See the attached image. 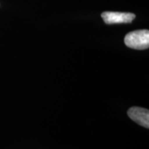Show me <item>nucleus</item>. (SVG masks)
<instances>
[{
  "label": "nucleus",
  "mask_w": 149,
  "mask_h": 149,
  "mask_svg": "<svg viewBox=\"0 0 149 149\" xmlns=\"http://www.w3.org/2000/svg\"><path fill=\"white\" fill-rule=\"evenodd\" d=\"M128 115L133 121L144 128H149V110L140 107H132L128 110Z\"/></svg>",
  "instance_id": "7ed1b4c3"
},
{
  "label": "nucleus",
  "mask_w": 149,
  "mask_h": 149,
  "mask_svg": "<svg viewBox=\"0 0 149 149\" xmlns=\"http://www.w3.org/2000/svg\"><path fill=\"white\" fill-rule=\"evenodd\" d=\"M102 18L106 24L118 23H130L135 18V14L131 13L119 12H104L101 14Z\"/></svg>",
  "instance_id": "f03ea898"
},
{
  "label": "nucleus",
  "mask_w": 149,
  "mask_h": 149,
  "mask_svg": "<svg viewBox=\"0 0 149 149\" xmlns=\"http://www.w3.org/2000/svg\"><path fill=\"white\" fill-rule=\"evenodd\" d=\"M125 45L136 50H145L149 47V31L137 30L128 33L124 37Z\"/></svg>",
  "instance_id": "f257e3e1"
}]
</instances>
